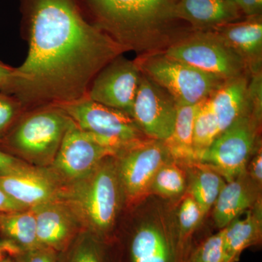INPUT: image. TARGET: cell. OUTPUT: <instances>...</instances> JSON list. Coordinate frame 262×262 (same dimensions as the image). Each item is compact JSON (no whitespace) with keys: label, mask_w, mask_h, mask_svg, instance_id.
I'll use <instances>...</instances> for the list:
<instances>
[{"label":"cell","mask_w":262,"mask_h":262,"mask_svg":"<svg viewBox=\"0 0 262 262\" xmlns=\"http://www.w3.org/2000/svg\"><path fill=\"white\" fill-rule=\"evenodd\" d=\"M179 0H87L97 26L125 51L155 50L166 42Z\"/></svg>","instance_id":"obj_2"},{"label":"cell","mask_w":262,"mask_h":262,"mask_svg":"<svg viewBox=\"0 0 262 262\" xmlns=\"http://www.w3.org/2000/svg\"><path fill=\"white\" fill-rule=\"evenodd\" d=\"M117 169L103 160L84 178L76 181L69 192V202L77 215L100 233L113 227L118 211L120 189Z\"/></svg>","instance_id":"obj_4"},{"label":"cell","mask_w":262,"mask_h":262,"mask_svg":"<svg viewBox=\"0 0 262 262\" xmlns=\"http://www.w3.org/2000/svg\"><path fill=\"white\" fill-rule=\"evenodd\" d=\"M0 189L26 208L56 201L53 181L41 172L24 167L0 175Z\"/></svg>","instance_id":"obj_13"},{"label":"cell","mask_w":262,"mask_h":262,"mask_svg":"<svg viewBox=\"0 0 262 262\" xmlns=\"http://www.w3.org/2000/svg\"><path fill=\"white\" fill-rule=\"evenodd\" d=\"M141 72L163 88L177 104H198L226 80L162 53L136 60Z\"/></svg>","instance_id":"obj_5"},{"label":"cell","mask_w":262,"mask_h":262,"mask_svg":"<svg viewBox=\"0 0 262 262\" xmlns=\"http://www.w3.org/2000/svg\"><path fill=\"white\" fill-rule=\"evenodd\" d=\"M28 209L19 204L0 189V213H12Z\"/></svg>","instance_id":"obj_31"},{"label":"cell","mask_w":262,"mask_h":262,"mask_svg":"<svg viewBox=\"0 0 262 262\" xmlns=\"http://www.w3.org/2000/svg\"><path fill=\"white\" fill-rule=\"evenodd\" d=\"M220 134L209 98H207L200 104L193 126V149L195 162L198 155L208 149Z\"/></svg>","instance_id":"obj_23"},{"label":"cell","mask_w":262,"mask_h":262,"mask_svg":"<svg viewBox=\"0 0 262 262\" xmlns=\"http://www.w3.org/2000/svg\"><path fill=\"white\" fill-rule=\"evenodd\" d=\"M204 215L194 198L189 194L182 201L179 208V241L184 256L185 244L196 227L201 224Z\"/></svg>","instance_id":"obj_25"},{"label":"cell","mask_w":262,"mask_h":262,"mask_svg":"<svg viewBox=\"0 0 262 262\" xmlns=\"http://www.w3.org/2000/svg\"><path fill=\"white\" fill-rule=\"evenodd\" d=\"M250 174L251 178L258 184H261L262 180V155L261 150L254 157L250 165Z\"/></svg>","instance_id":"obj_33"},{"label":"cell","mask_w":262,"mask_h":262,"mask_svg":"<svg viewBox=\"0 0 262 262\" xmlns=\"http://www.w3.org/2000/svg\"><path fill=\"white\" fill-rule=\"evenodd\" d=\"M11 155L0 151V175L14 171L21 168V164Z\"/></svg>","instance_id":"obj_32"},{"label":"cell","mask_w":262,"mask_h":262,"mask_svg":"<svg viewBox=\"0 0 262 262\" xmlns=\"http://www.w3.org/2000/svg\"><path fill=\"white\" fill-rule=\"evenodd\" d=\"M37 221L38 244L53 251L62 250L72 234V220L64 207L56 201L32 208Z\"/></svg>","instance_id":"obj_17"},{"label":"cell","mask_w":262,"mask_h":262,"mask_svg":"<svg viewBox=\"0 0 262 262\" xmlns=\"http://www.w3.org/2000/svg\"><path fill=\"white\" fill-rule=\"evenodd\" d=\"M223 230V262H237L246 248L261 241V209L246 212L244 219H236Z\"/></svg>","instance_id":"obj_19"},{"label":"cell","mask_w":262,"mask_h":262,"mask_svg":"<svg viewBox=\"0 0 262 262\" xmlns=\"http://www.w3.org/2000/svg\"><path fill=\"white\" fill-rule=\"evenodd\" d=\"M195 164L198 165V172L192 179L189 194L196 202L205 216L214 206L226 182L215 170L201 164Z\"/></svg>","instance_id":"obj_22"},{"label":"cell","mask_w":262,"mask_h":262,"mask_svg":"<svg viewBox=\"0 0 262 262\" xmlns=\"http://www.w3.org/2000/svg\"><path fill=\"white\" fill-rule=\"evenodd\" d=\"M211 30L243 58L249 73L261 72V15L249 17L244 21L231 22Z\"/></svg>","instance_id":"obj_14"},{"label":"cell","mask_w":262,"mask_h":262,"mask_svg":"<svg viewBox=\"0 0 262 262\" xmlns=\"http://www.w3.org/2000/svg\"><path fill=\"white\" fill-rule=\"evenodd\" d=\"M229 1L232 2V3H235L236 4V3H237L238 0H229Z\"/></svg>","instance_id":"obj_37"},{"label":"cell","mask_w":262,"mask_h":262,"mask_svg":"<svg viewBox=\"0 0 262 262\" xmlns=\"http://www.w3.org/2000/svg\"><path fill=\"white\" fill-rule=\"evenodd\" d=\"M141 71L135 61L121 55L100 71L87 96L96 102L130 115L140 82Z\"/></svg>","instance_id":"obj_11"},{"label":"cell","mask_w":262,"mask_h":262,"mask_svg":"<svg viewBox=\"0 0 262 262\" xmlns=\"http://www.w3.org/2000/svg\"><path fill=\"white\" fill-rule=\"evenodd\" d=\"M10 253L9 251L5 249H0V262H13L11 260L6 258L5 253Z\"/></svg>","instance_id":"obj_36"},{"label":"cell","mask_w":262,"mask_h":262,"mask_svg":"<svg viewBox=\"0 0 262 262\" xmlns=\"http://www.w3.org/2000/svg\"><path fill=\"white\" fill-rule=\"evenodd\" d=\"M248 74L226 80L208 97L220 133L245 113L251 112ZM252 114V113H251Z\"/></svg>","instance_id":"obj_16"},{"label":"cell","mask_w":262,"mask_h":262,"mask_svg":"<svg viewBox=\"0 0 262 262\" xmlns=\"http://www.w3.org/2000/svg\"><path fill=\"white\" fill-rule=\"evenodd\" d=\"M175 100L141 72L131 117L150 139L165 141L173 134L177 118Z\"/></svg>","instance_id":"obj_10"},{"label":"cell","mask_w":262,"mask_h":262,"mask_svg":"<svg viewBox=\"0 0 262 262\" xmlns=\"http://www.w3.org/2000/svg\"><path fill=\"white\" fill-rule=\"evenodd\" d=\"M246 173L231 182H226L213 206V220L220 230L225 228L241 213L252 207L254 190L245 179Z\"/></svg>","instance_id":"obj_18"},{"label":"cell","mask_w":262,"mask_h":262,"mask_svg":"<svg viewBox=\"0 0 262 262\" xmlns=\"http://www.w3.org/2000/svg\"><path fill=\"white\" fill-rule=\"evenodd\" d=\"M13 71L14 68L0 62V93L3 94L5 92L13 75Z\"/></svg>","instance_id":"obj_34"},{"label":"cell","mask_w":262,"mask_h":262,"mask_svg":"<svg viewBox=\"0 0 262 262\" xmlns=\"http://www.w3.org/2000/svg\"><path fill=\"white\" fill-rule=\"evenodd\" d=\"M201 103L194 105L177 104L173 134L168 140L164 141L170 158L177 161L195 163L193 149V126Z\"/></svg>","instance_id":"obj_20"},{"label":"cell","mask_w":262,"mask_h":262,"mask_svg":"<svg viewBox=\"0 0 262 262\" xmlns=\"http://www.w3.org/2000/svg\"><path fill=\"white\" fill-rule=\"evenodd\" d=\"M0 249L8 250L10 253H14L17 251L16 246H13L11 243L3 242V241H0Z\"/></svg>","instance_id":"obj_35"},{"label":"cell","mask_w":262,"mask_h":262,"mask_svg":"<svg viewBox=\"0 0 262 262\" xmlns=\"http://www.w3.org/2000/svg\"><path fill=\"white\" fill-rule=\"evenodd\" d=\"M0 229L24 251L41 247L38 244L37 221L32 208L0 213Z\"/></svg>","instance_id":"obj_21"},{"label":"cell","mask_w":262,"mask_h":262,"mask_svg":"<svg viewBox=\"0 0 262 262\" xmlns=\"http://www.w3.org/2000/svg\"><path fill=\"white\" fill-rule=\"evenodd\" d=\"M57 106L77 127L98 144L117 155L138 143L149 139L130 115L93 101L87 96Z\"/></svg>","instance_id":"obj_3"},{"label":"cell","mask_w":262,"mask_h":262,"mask_svg":"<svg viewBox=\"0 0 262 262\" xmlns=\"http://www.w3.org/2000/svg\"><path fill=\"white\" fill-rule=\"evenodd\" d=\"M124 51L74 0H30L28 56L3 94L22 106L72 102L87 96L98 72Z\"/></svg>","instance_id":"obj_1"},{"label":"cell","mask_w":262,"mask_h":262,"mask_svg":"<svg viewBox=\"0 0 262 262\" xmlns=\"http://www.w3.org/2000/svg\"><path fill=\"white\" fill-rule=\"evenodd\" d=\"M70 121V117L57 105L44 106L20 122L10 136V143L29 156H52L58 151Z\"/></svg>","instance_id":"obj_8"},{"label":"cell","mask_w":262,"mask_h":262,"mask_svg":"<svg viewBox=\"0 0 262 262\" xmlns=\"http://www.w3.org/2000/svg\"><path fill=\"white\" fill-rule=\"evenodd\" d=\"M117 155L98 144L71 120L57 151L54 165L62 176L76 182L89 176L103 160Z\"/></svg>","instance_id":"obj_12"},{"label":"cell","mask_w":262,"mask_h":262,"mask_svg":"<svg viewBox=\"0 0 262 262\" xmlns=\"http://www.w3.org/2000/svg\"><path fill=\"white\" fill-rule=\"evenodd\" d=\"M236 5L248 18L261 15L262 0H238Z\"/></svg>","instance_id":"obj_30"},{"label":"cell","mask_w":262,"mask_h":262,"mask_svg":"<svg viewBox=\"0 0 262 262\" xmlns=\"http://www.w3.org/2000/svg\"><path fill=\"white\" fill-rule=\"evenodd\" d=\"M25 251L21 262H56L54 251L51 248L39 247Z\"/></svg>","instance_id":"obj_29"},{"label":"cell","mask_w":262,"mask_h":262,"mask_svg":"<svg viewBox=\"0 0 262 262\" xmlns=\"http://www.w3.org/2000/svg\"><path fill=\"white\" fill-rule=\"evenodd\" d=\"M164 54L223 79L249 73L243 58L213 31H196L176 41Z\"/></svg>","instance_id":"obj_6"},{"label":"cell","mask_w":262,"mask_h":262,"mask_svg":"<svg viewBox=\"0 0 262 262\" xmlns=\"http://www.w3.org/2000/svg\"><path fill=\"white\" fill-rule=\"evenodd\" d=\"M69 262H103V260L94 243L83 241L76 246Z\"/></svg>","instance_id":"obj_28"},{"label":"cell","mask_w":262,"mask_h":262,"mask_svg":"<svg viewBox=\"0 0 262 262\" xmlns=\"http://www.w3.org/2000/svg\"><path fill=\"white\" fill-rule=\"evenodd\" d=\"M238 7L229 0H179L174 17L198 31L211 30L241 18Z\"/></svg>","instance_id":"obj_15"},{"label":"cell","mask_w":262,"mask_h":262,"mask_svg":"<svg viewBox=\"0 0 262 262\" xmlns=\"http://www.w3.org/2000/svg\"><path fill=\"white\" fill-rule=\"evenodd\" d=\"M223 229L207 237L192 251L188 262H223Z\"/></svg>","instance_id":"obj_26"},{"label":"cell","mask_w":262,"mask_h":262,"mask_svg":"<svg viewBox=\"0 0 262 262\" xmlns=\"http://www.w3.org/2000/svg\"><path fill=\"white\" fill-rule=\"evenodd\" d=\"M186 188L184 172L172 162L164 163L155 176L149 192L163 198H172L181 195Z\"/></svg>","instance_id":"obj_24"},{"label":"cell","mask_w":262,"mask_h":262,"mask_svg":"<svg viewBox=\"0 0 262 262\" xmlns=\"http://www.w3.org/2000/svg\"><path fill=\"white\" fill-rule=\"evenodd\" d=\"M119 154L117 173L130 203L139 201L149 192L157 172L170 158L163 141L150 139L140 141Z\"/></svg>","instance_id":"obj_9"},{"label":"cell","mask_w":262,"mask_h":262,"mask_svg":"<svg viewBox=\"0 0 262 262\" xmlns=\"http://www.w3.org/2000/svg\"><path fill=\"white\" fill-rule=\"evenodd\" d=\"M251 112L245 113L222 131L195 163L215 170L226 182L246 173V165L256 145V124Z\"/></svg>","instance_id":"obj_7"},{"label":"cell","mask_w":262,"mask_h":262,"mask_svg":"<svg viewBox=\"0 0 262 262\" xmlns=\"http://www.w3.org/2000/svg\"><path fill=\"white\" fill-rule=\"evenodd\" d=\"M20 107V103L13 96L0 93V134L12 123Z\"/></svg>","instance_id":"obj_27"}]
</instances>
